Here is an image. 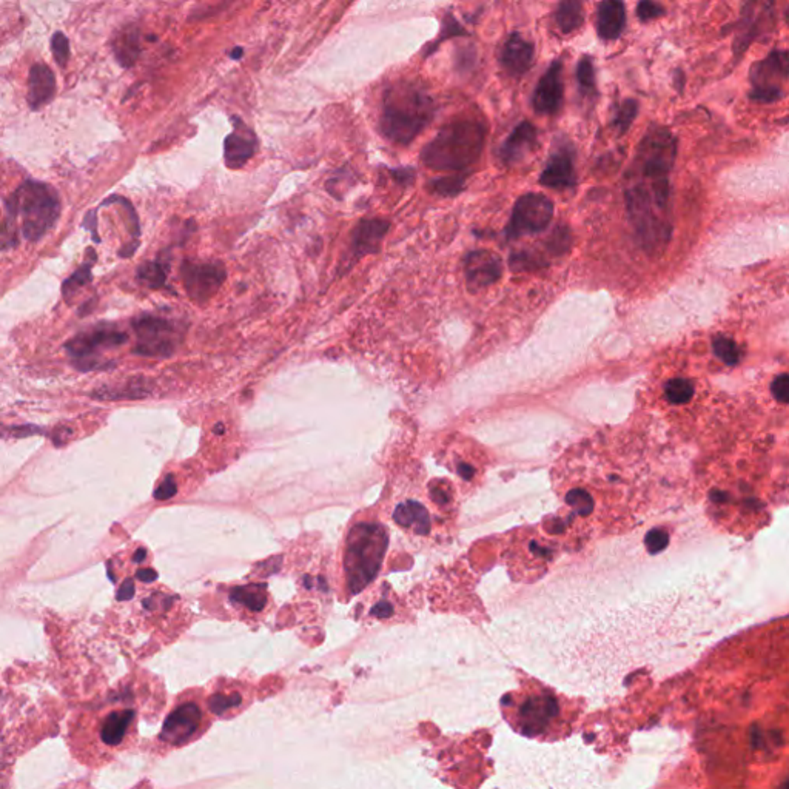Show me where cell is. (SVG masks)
Returning <instances> with one entry per match:
<instances>
[{
	"instance_id": "6da1fadb",
	"label": "cell",
	"mask_w": 789,
	"mask_h": 789,
	"mask_svg": "<svg viewBox=\"0 0 789 789\" xmlns=\"http://www.w3.org/2000/svg\"><path fill=\"white\" fill-rule=\"evenodd\" d=\"M676 141L663 128H652L637 150L626 173L625 196L630 222L641 246L652 252L668 242L669 173Z\"/></svg>"
},
{
	"instance_id": "7a4b0ae2",
	"label": "cell",
	"mask_w": 789,
	"mask_h": 789,
	"mask_svg": "<svg viewBox=\"0 0 789 789\" xmlns=\"http://www.w3.org/2000/svg\"><path fill=\"white\" fill-rule=\"evenodd\" d=\"M143 711H148L145 685H119L71 722L68 737L73 756L91 767L109 763L133 743Z\"/></svg>"
},
{
	"instance_id": "3957f363",
	"label": "cell",
	"mask_w": 789,
	"mask_h": 789,
	"mask_svg": "<svg viewBox=\"0 0 789 789\" xmlns=\"http://www.w3.org/2000/svg\"><path fill=\"white\" fill-rule=\"evenodd\" d=\"M3 250L17 244L16 222L20 219L22 238L38 242L51 230L61 216L59 195L51 185L28 179L5 199Z\"/></svg>"
},
{
	"instance_id": "277c9868",
	"label": "cell",
	"mask_w": 789,
	"mask_h": 789,
	"mask_svg": "<svg viewBox=\"0 0 789 789\" xmlns=\"http://www.w3.org/2000/svg\"><path fill=\"white\" fill-rule=\"evenodd\" d=\"M435 102L420 85L407 81L385 90L381 114V132L387 139L408 145L433 119Z\"/></svg>"
},
{
	"instance_id": "5b68a950",
	"label": "cell",
	"mask_w": 789,
	"mask_h": 789,
	"mask_svg": "<svg viewBox=\"0 0 789 789\" xmlns=\"http://www.w3.org/2000/svg\"><path fill=\"white\" fill-rule=\"evenodd\" d=\"M486 133V125L475 119L449 122L422 148L421 161L432 170L463 171L479 159Z\"/></svg>"
},
{
	"instance_id": "8992f818",
	"label": "cell",
	"mask_w": 789,
	"mask_h": 789,
	"mask_svg": "<svg viewBox=\"0 0 789 789\" xmlns=\"http://www.w3.org/2000/svg\"><path fill=\"white\" fill-rule=\"evenodd\" d=\"M204 695L200 691L182 694L164 723L159 742L167 749L179 748L195 740L212 723L210 715H205L202 706Z\"/></svg>"
},
{
	"instance_id": "52a82bcc",
	"label": "cell",
	"mask_w": 789,
	"mask_h": 789,
	"mask_svg": "<svg viewBox=\"0 0 789 789\" xmlns=\"http://www.w3.org/2000/svg\"><path fill=\"white\" fill-rule=\"evenodd\" d=\"M127 341L128 335L125 332L104 324L76 335L65 344V350L77 370L90 372L100 367L99 358L105 350L124 346Z\"/></svg>"
},
{
	"instance_id": "ba28073f",
	"label": "cell",
	"mask_w": 789,
	"mask_h": 789,
	"mask_svg": "<svg viewBox=\"0 0 789 789\" xmlns=\"http://www.w3.org/2000/svg\"><path fill=\"white\" fill-rule=\"evenodd\" d=\"M136 346L133 353L148 358H168L182 341V332L173 321L142 314L133 321Z\"/></svg>"
},
{
	"instance_id": "9c48e42d",
	"label": "cell",
	"mask_w": 789,
	"mask_h": 789,
	"mask_svg": "<svg viewBox=\"0 0 789 789\" xmlns=\"http://www.w3.org/2000/svg\"><path fill=\"white\" fill-rule=\"evenodd\" d=\"M554 218V202L541 193L523 195L513 207L512 218L506 228L509 241L520 239L525 234H536L546 230Z\"/></svg>"
},
{
	"instance_id": "30bf717a",
	"label": "cell",
	"mask_w": 789,
	"mask_h": 789,
	"mask_svg": "<svg viewBox=\"0 0 789 789\" xmlns=\"http://www.w3.org/2000/svg\"><path fill=\"white\" fill-rule=\"evenodd\" d=\"M559 708L554 695L544 691L529 694L515 709L513 724L527 737L546 733L558 717Z\"/></svg>"
},
{
	"instance_id": "8fae6325",
	"label": "cell",
	"mask_w": 789,
	"mask_h": 789,
	"mask_svg": "<svg viewBox=\"0 0 789 789\" xmlns=\"http://www.w3.org/2000/svg\"><path fill=\"white\" fill-rule=\"evenodd\" d=\"M181 276L186 295L195 303L202 304L216 295L221 285L225 282L227 271L221 261L185 260L181 265Z\"/></svg>"
},
{
	"instance_id": "7c38bea8",
	"label": "cell",
	"mask_w": 789,
	"mask_h": 789,
	"mask_svg": "<svg viewBox=\"0 0 789 789\" xmlns=\"http://www.w3.org/2000/svg\"><path fill=\"white\" fill-rule=\"evenodd\" d=\"M540 184L557 191L572 190L577 185L575 161L571 143H559L555 147L540 176Z\"/></svg>"
},
{
	"instance_id": "4fadbf2b",
	"label": "cell",
	"mask_w": 789,
	"mask_h": 789,
	"mask_svg": "<svg viewBox=\"0 0 789 789\" xmlns=\"http://www.w3.org/2000/svg\"><path fill=\"white\" fill-rule=\"evenodd\" d=\"M563 96V62L554 61L536 83L532 96L534 110L543 116H554L561 109Z\"/></svg>"
},
{
	"instance_id": "5bb4252c",
	"label": "cell",
	"mask_w": 789,
	"mask_h": 789,
	"mask_svg": "<svg viewBox=\"0 0 789 789\" xmlns=\"http://www.w3.org/2000/svg\"><path fill=\"white\" fill-rule=\"evenodd\" d=\"M503 273L501 257L489 250H475L464 260L465 282L470 292H479L495 284Z\"/></svg>"
},
{
	"instance_id": "9a60e30c",
	"label": "cell",
	"mask_w": 789,
	"mask_h": 789,
	"mask_svg": "<svg viewBox=\"0 0 789 789\" xmlns=\"http://www.w3.org/2000/svg\"><path fill=\"white\" fill-rule=\"evenodd\" d=\"M233 132L224 141V161L228 168L238 170L255 156L260 142L239 118H233Z\"/></svg>"
},
{
	"instance_id": "2e32d148",
	"label": "cell",
	"mask_w": 789,
	"mask_h": 789,
	"mask_svg": "<svg viewBox=\"0 0 789 789\" xmlns=\"http://www.w3.org/2000/svg\"><path fill=\"white\" fill-rule=\"evenodd\" d=\"M390 222L384 219H362L351 233V246L347 261L350 265L360 261L362 256L373 255L379 250V246L389 232Z\"/></svg>"
},
{
	"instance_id": "e0dca14e",
	"label": "cell",
	"mask_w": 789,
	"mask_h": 789,
	"mask_svg": "<svg viewBox=\"0 0 789 789\" xmlns=\"http://www.w3.org/2000/svg\"><path fill=\"white\" fill-rule=\"evenodd\" d=\"M535 47L521 34L513 33L507 38L500 53L501 67L512 77H521L532 67Z\"/></svg>"
},
{
	"instance_id": "ac0fdd59",
	"label": "cell",
	"mask_w": 789,
	"mask_h": 789,
	"mask_svg": "<svg viewBox=\"0 0 789 789\" xmlns=\"http://www.w3.org/2000/svg\"><path fill=\"white\" fill-rule=\"evenodd\" d=\"M538 147V132L530 122H521L500 148V159L504 165H515L534 153Z\"/></svg>"
},
{
	"instance_id": "d6986e66",
	"label": "cell",
	"mask_w": 789,
	"mask_h": 789,
	"mask_svg": "<svg viewBox=\"0 0 789 789\" xmlns=\"http://www.w3.org/2000/svg\"><path fill=\"white\" fill-rule=\"evenodd\" d=\"M56 95L54 73L45 63H34L28 76L26 100L33 110H39L53 100Z\"/></svg>"
},
{
	"instance_id": "ffe728a7",
	"label": "cell",
	"mask_w": 789,
	"mask_h": 789,
	"mask_svg": "<svg viewBox=\"0 0 789 789\" xmlns=\"http://www.w3.org/2000/svg\"><path fill=\"white\" fill-rule=\"evenodd\" d=\"M786 77H789L788 51H772L765 61L751 68V79L756 83V88H777L772 82Z\"/></svg>"
},
{
	"instance_id": "44dd1931",
	"label": "cell",
	"mask_w": 789,
	"mask_h": 789,
	"mask_svg": "<svg viewBox=\"0 0 789 789\" xmlns=\"http://www.w3.org/2000/svg\"><path fill=\"white\" fill-rule=\"evenodd\" d=\"M626 26L625 5L616 0L601 2L597 10V33L603 40L619 39Z\"/></svg>"
},
{
	"instance_id": "7402d4cb",
	"label": "cell",
	"mask_w": 789,
	"mask_h": 789,
	"mask_svg": "<svg viewBox=\"0 0 789 789\" xmlns=\"http://www.w3.org/2000/svg\"><path fill=\"white\" fill-rule=\"evenodd\" d=\"M141 33L139 28L134 25H128L114 35L111 42V48L114 57L124 68L133 67L136 61L139 59L141 54Z\"/></svg>"
},
{
	"instance_id": "603a6c76",
	"label": "cell",
	"mask_w": 789,
	"mask_h": 789,
	"mask_svg": "<svg viewBox=\"0 0 789 789\" xmlns=\"http://www.w3.org/2000/svg\"><path fill=\"white\" fill-rule=\"evenodd\" d=\"M230 600L250 611L260 612L267 605V587L265 584L238 586L230 592Z\"/></svg>"
},
{
	"instance_id": "cb8c5ba5",
	"label": "cell",
	"mask_w": 789,
	"mask_h": 789,
	"mask_svg": "<svg viewBox=\"0 0 789 789\" xmlns=\"http://www.w3.org/2000/svg\"><path fill=\"white\" fill-rule=\"evenodd\" d=\"M555 22L563 34H571L578 30L584 22L583 6L580 2H573V0L561 2L555 11Z\"/></svg>"
},
{
	"instance_id": "d4e9b609",
	"label": "cell",
	"mask_w": 789,
	"mask_h": 789,
	"mask_svg": "<svg viewBox=\"0 0 789 789\" xmlns=\"http://www.w3.org/2000/svg\"><path fill=\"white\" fill-rule=\"evenodd\" d=\"M167 270L168 267L161 260L145 262L138 269V279L150 289H161L167 281Z\"/></svg>"
},
{
	"instance_id": "484cf974",
	"label": "cell",
	"mask_w": 789,
	"mask_h": 789,
	"mask_svg": "<svg viewBox=\"0 0 789 789\" xmlns=\"http://www.w3.org/2000/svg\"><path fill=\"white\" fill-rule=\"evenodd\" d=\"M577 82L581 95L586 97L593 96L597 90H595V70L593 63L589 56H583L577 65Z\"/></svg>"
},
{
	"instance_id": "4316f807",
	"label": "cell",
	"mask_w": 789,
	"mask_h": 789,
	"mask_svg": "<svg viewBox=\"0 0 789 789\" xmlns=\"http://www.w3.org/2000/svg\"><path fill=\"white\" fill-rule=\"evenodd\" d=\"M465 185V175H454L441 179H435L430 182L429 189L438 196H455L461 193Z\"/></svg>"
},
{
	"instance_id": "83f0119b",
	"label": "cell",
	"mask_w": 789,
	"mask_h": 789,
	"mask_svg": "<svg viewBox=\"0 0 789 789\" xmlns=\"http://www.w3.org/2000/svg\"><path fill=\"white\" fill-rule=\"evenodd\" d=\"M694 393L690 379L676 378L666 384V398L672 404H685L691 399Z\"/></svg>"
},
{
	"instance_id": "f1b7e54d",
	"label": "cell",
	"mask_w": 789,
	"mask_h": 789,
	"mask_svg": "<svg viewBox=\"0 0 789 789\" xmlns=\"http://www.w3.org/2000/svg\"><path fill=\"white\" fill-rule=\"evenodd\" d=\"M93 264H95V261H91V262H88V264L85 262L83 265H81V267H79V269L74 271L73 275H71V276L67 279L65 282H63V285H62V293H63V296H65L67 301H70V296L73 295V293H76L79 289H81V287H83L85 284L91 281V267H93Z\"/></svg>"
},
{
	"instance_id": "f546056e",
	"label": "cell",
	"mask_w": 789,
	"mask_h": 789,
	"mask_svg": "<svg viewBox=\"0 0 789 789\" xmlns=\"http://www.w3.org/2000/svg\"><path fill=\"white\" fill-rule=\"evenodd\" d=\"M546 246L549 253H552L554 256H561L566 252H569V248L572 246V236L571 232L568 230V227L564 225L557 227L554 233L549 236Z\"/></svg>"
},
{
	"instance_id": "4dcf8cb0",
	"label": "cell",
	"mask_w": 789,
	"mask_h": 789,
	"mask_svg": "<svg viewBox=\"0 0 789 789\" xmlns=\"http://www.w3.org/2000/svg\"><path fill=\"white\" fill-rule=\"evenodd\" d=\"M637 111H638V104L634 99H628L621 104L620 110L616 111L615 118L612 120V124L616 128L619 134H625L629 130L630 124H632V120L637 116Z\"/></svg>"
},
{
	"instance_id": "1f68e13d",
	"label": "cell",
	"mask_w": 789,
	"mask_h": 789,
	"mask_svg": "<svg viewBox=\"0 0 789 789\" xmlns=\"http://www.w3.org/2000/svg\"><path fill=\"white\" fill-rule=\"evenodd\" d=\"M714 346V353L720 358V360L724 364H735L738 361V347L737 344L729 340V338H724V336H717L712 342Z\"/></svg>"
},
{
	"instance_id": "d6a6232c",
	"label": "cell",
	"mask_w": 789,
	"mask_h": 789,
	"mask_svg": "<svg viewBox=\"0 0 789 789\" xmlns=\"http://www.w3.org/2000/svg\"><path fill=\"white\" fill-rule=\"evenodd\" d=\"M51 49L53 56L59 67H65L70 59V40L63 33H54L51 38Z\"/></svg>"
},
{
	"instance_id": "836d02e7",
	"label": "cell",
	"mask_w": 789,
	"mask_h": 789,
	"mask_svg": "<svg viewBox=\"0 0 789 789\" xmlns=\"http://www.w3.org/2000/svg\"><path fill=\"white\" fill-rule=\"evenodd\" d=\"M637 14H638V17H640V20H643V22H648V20L663 16L664 10H663V6L658 5V3L641 2V3H638V6H637Z\"/></svg>"
},
{
	"instance_id": "e575fe53",
	"label": "cell",
	"mask_w": 789,
	"mask_h": 789,
	"mask_svg": "<svg viewBox=\"0 0 789 789\" xmlns=\"http://www.w3.org/2000/svg\"><path fill=\"white\" fill-rule=\"evenodd\" d=\"M177 492V486L175 481V477L173 475H167L164 478V481L159 484V487L154 491V498L159 500V501H165V500H170L173 498Z\"/></svg>"
},
{
	"instance_id": "d590c367",
	"label": "cell",
	"mask_w": 789,
	"mask_h": 789,
	"mask_svg": "<svg viewBox=\"0 0 789 789\" xmlns=\"http://www.w3.org/2000/svg\"><path fill=\"white\" fill-rule=\"evenodd\" d=\"M772 394L781 403H789V375H780L772 383Z\"/></svg>"
},
{
	"instance_id": "8d00e7d4",
	"label": "cell",
	"mask_w": 789,
	"mask_h": 789,
	"mask_svg": "<svg viewBox=\"0 0 789 789\" xmlns=\"http://www.w3.org/2000/svg\"><path fill=\"white\" fill-rule=\"evenodd\" d=\"M646 544L652 552L662 550L666 548V544H668V535H666L663 530H654V532L649 534Z\"/></svg>"
},
{
	"instance_id": "74e56055",
	"label": "cell",
	"mask_w": 789,
	"mask_h": 789,
	"mask_svg": "<svg viewBox=\"0 0 789 789\" xmlns=\"http://www.w3.org/2000/svg\"><path fill=\"white\" fill-rule=\"evenodd\" d=\"M751 97L756 102H772L780 97V91L779 88H756Z\"/></svg>"
},
{
	"instance_id": "f35d334b",
	"label": "cell",
	"mask_w": 789,
	"mask_h": 789,
	"mask_svg": "<svg viewBox=\"0 0 789 789\" xmlns=\"http://www.w3.org/2000/svg\"><path fill=\"white\" fill-rule=\"evenodd\" d=\"M392 176L397 179V181L401 185H408L415 181V170L411 168H401V170H393L392 171Z\"/></svg>"
},
{
	"instance_id": "ab89813d",
	"label": "cell",
	"mask_w": 789,
	"mask_h": 789,
	"mask_svg": "<svg viewBox=\"0 0 789 789\" xmlns=\"http://www.w3.org/2000/svg\"><path fill=\"white\" fill-rule=\"evenodd\" d=\"M133 597H134V581L132 578H127L124 581V584L119 587L118 600L124 601V600H132Z\"/></svg>"
},
{
	"instance_id": "60d3db41",
	"label": "cell",
	"mask_w": 789,
	"mask_h": 789,
	"mask_svg": "<svg viewBox=\"0 0 789 789\" xmlns=\"http://www.w3.org/2000/svg\"><path fill=\"white\" fill-rule=\"evenodd\" d=\"M136 578L142 583H153V581L157 580V573L153 569H141L136 572Z\"/></svg>"
},
{
	"instance_id": "b9f144b4",
	"label": "cell",
	"mask_w": 789,
	"mask_h": 789,
	"mask_svg": "<svg viewBox=\"0 0 789 789\" xmlns=\"http://www.w3.org/2000/svg\"><path fill=\"white\" fill-rule=\"evenodd\" d=\"M85 227L91 228L93 239H95V242H100V239L96 236L97 232H96V212H95V210L90 212V213L87 214V216H85Z\"/></svg>"
},
{
	"instance_id": "7bdbcfd3",
	"label": "cell",
	"mask_w": 789,
	"mask_h": 789,
	"mask_svg": "<svg viewBox=\"0 0 789 789\" xmlns=\"http://www.w3.org/2000/svg\"><path fill=\"white\" fill-rule=\"evenodd\" d=\"M145 557H147V550L145 549H138V550H136L134 557H133V561L134 563H142L143 559H145Z\"/></svg>"
},
{
	"instance_id": "ee69618b",
	"label": "cell",
	"mask_w": 789,
	"mask_h": 789,
	"mask_svg": "<svg viewBox=\"0 0 789 789\" xmlns=\"http://www.w3.org/2000/svg\"><path fill=\"white\" fill-rule=\"evenodd\" d=\"M230 56L233 57V59L239 61V59H241V57L244 56V49H242V48H234V49H233V51L230 53Z\"/></svg>"
},
{
	"instance_id": "f6af8a7d",
	"label": "cell",
	"mask_w": 789,
	"mask_h": 789,
	"mask_svg": "<svg viewBox=\"0 0 789 789\" xmlns=\"http://www.w3.org/2000/svg\"><path fill=\"white\" fill-rule=\"evenodd\" d=\"M216 426H218V427L214 429V432H216V433H224V426H222V424H216Z\"/></svg>"
},
{
	"instance_id": "bcb514c9",
	"label": "cell",
	"mask_w": 789,
	"mask_h": 789,
	"mask_svg": "<svg viewBox=\"0 0 789 789\" xmlns=\"http://www.w3.org/2000/svg\"><path fill=\"white\" fill-rule=\"evenodd\" d=\"M781 789H789V780H786V783L783 785V788H781Z\"/></svg>"
}]
</instances>
